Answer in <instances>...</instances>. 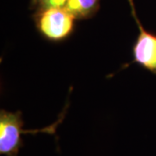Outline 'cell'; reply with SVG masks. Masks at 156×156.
Masks as SVG:
<instances>
[{
    "mask_svg": "<svg viewBox=\"0 0 156 156\" xmlns=\"http://www.w3.org/2000/svg\"><path fill=\"white\" fill-rule=\"evenodd\" d=\"M34 1V3H35V2H36V1H37V0H33Z\"/></svg>",
    "mask_w": 156,
    "mask_h": 156,
    "instance_id": "6",
    "label": "cell"
},
{
    "mask_svg": "<svg viewBox=\"0 0 156 156\" xmlns=\"http://www.w3.org/2000/svg\"><path fill=\"white\" fill-rule=\"evenodd\" d=\"M75 19L65 8H50L39 11L37 24L48 39L61 40L71 33Z\"/></svg>",
    "mask_w": 156,
    "mask_h": 156,
    "instance_id": "2",
    "label": "cell"
},
{
    "mask_svg": "<svg viewBox=\"0 0 156 156\" xmlns=\"http://www.w3.org/2000/svg\"><path fill=\"white\" fill-rule=\"evenodd\" d=\"M69 0H37L39 10H45L50 8H64Z\"/></svg>",
    "mask_w": 156,
    "mask_h": 156,
    "instance_id": "5",
    "label": "cell"
},
{
    "mask_svg": "<svg viewBox=\"0 0 156 156\" xmlns=\"http://www.w3.org/2000/svg\"><path fill=\"white\" fill-rule=\"evenodd\" d=\"M23 122L20 112H0V153L6 156H17L20 147L23 146L21 136L25 133L31 132H49L55 130V125L43 130L26 131L23 128Z\"/></svg>",
    "mask_w": 156,
    "mask_h": 156,
    "instance_id": "1",
    "label": "cell"
},
{
    "mask_svg": "<svg viewBox=\"0 0 156 156\" xmlns=\"http://www.w3.org/2000/svg\"><path fill=\"white\" fill-rule=\"evenodd\" d=\"M134 20L139 28V36L134 44V61L156 74V36L147 31L137 18L133 1L129 0Z\"/></svg>",
    "mask_w": 156,
    "mask_h": 156,
    "instance_id": "3",
    "label": "cell"
},
{
    "mask_svg": "<svg viewBox=\"0 0 156 156\" xmlns=\"http://www.w3.org/2000/svg\"><path fill=\"white\" fill-rule=\"evenodd\" d=\"M99 5V0H69L65 9L75 18H86L91 16Z\"/></svg>",
    "mask_w": 156,
    "mask_h": 156,
    "instance_id": "4",
    "label": "cell"
}]
</instances>
